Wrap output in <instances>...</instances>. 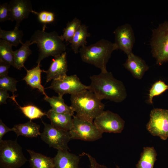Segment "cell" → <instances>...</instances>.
Returning <instances> with one entry per match:
<instances>
[{
  "label": "cell",
  "mask_w": 168,
  "mask_h": 168,
  "mask_svg": "<svg viewBox=\"0 0 168 168\" xmlns=\"http://www.w3.org/2000/svg\"><path fill=\"white\" fill-rule=\"evenodd\" d=\"M90 79L89 90L100 100L119 103L126 98L127 91L123 83L115 78L111 72H101L91 76Z\"/></svg>",
  "instance_id": "obj_1"
},
{
  "label": "cell",
  "mask_w": 168,
  "mask_h": 168,
  "mask_svg": "<svg viewBox=\"0 0 168 168\" xmlns=\"http://www.w3.org/2000/svg\"><path fill=\"white\" fill-rule=\"evenodd\" d=\"M71 106L79 119L93 122L104 111L105 105L89 89L71 95Z\"/></svg>",
  "instance_id": "obj_2"
},
{
  "label": "cell",
  "mask_w": 168,
  "mask_h": 168,
  "mask_svg": "<svg viewBox=\"0 0 168 168\" xmlns=\"http://www.w3.org/2000/svg\"><path fill=\"white\" fill-rule=\"evenodd\" d=\"M46 26L42 30H36L29 40L31 44H36L39 49V55L36 63L50 56L58 57L66 52V46L60 35L55 31H45Z\"/></svg>",
  "instance_id": "obj_3"
},
{
  "label": "cell",
  "mask_w": 168,
  "mask_h": 168,
  "mask_svg": "<svg viewBox=\"0 0 168 168\" xmlns=\"http://www.w3.org/2000/svg\"><path fill=\"white\" fill-rule=\"evenodd\" d=\"M114 43L102 39L96 43L81 47L79 50L82 60L100 69L102 72H108L107 64L111 54L118 49Z\"/></svg>",
  "instance_id": "obj_4"
},
{
  "label": "cell",
  "mask_w": 168,
  "mask_h": 168,
  "mask_svg": "<svg viewBox=\"0 0 168 168\" xmlns=\"http://www.w3.org/2000/svg\"><path fill=\"white\" fill-rule=\"evenodd\" d=\"M28 161L16 140L0 141V167L19 168Z\"/></svg>",
  "instance_id": "obj_5"
},
{
  "label": "cell",
  "mask_w": 168,
  "mask_h": 168,
  "mask_svg": "<svg viewBox=\"0 0 168 168\" xmlns=\"http://www.w3.org/2000/svg\"><path fill=\"white\" fill-rule=\"evenodd\" d=\"M150 44L156 63L161 65L168 62V21L161 23L153 30Z\"/></svg>",
  "instance_id": "obj_6"
},
{
  "label": "cell",
  "mask_w": 168,
  "mask_h": 168,
  "mask_svg": "<svg viewBox=\"0 0 168 168\" xmlns=\"http://www.w3.org/2000/svg\"><path fill=\"white\" fill-rule=\"evenodd\" d=\"M73 124L69 131L71 139L94 141L101 138L103 133L93 122L85 121L73 116Z\"/></svg>",
  "instance_id": "obj_7"
},
{
  "label": "cell",
  "mask_w": 168,
  "mask_h": 168,
  "mask_svg": "<svg viewBox=\"0 0 168 168\" xmlns=\"http://www.w3.org/2000/svg\"><path fill=\"white\" fill-rule=\"evenodd\" d=\"M42 123L44 128L40 136L44 142L49 147L58 150H70L68 144L71 139L69 131L58 128L42 120Z\"/></svg>",
  "instance_id": "obj_8"
},
{
  "label": "cell",
  "mask_w": 168,
  "mask_h": 168,
  "mask_svg": "<svg viewBox=\"0 0 168 168\" xmlns=\"http://www.w3.org/2000/svg\"><path fill=\"white\" fill-rule=\"evenodd\" d=\"M49 88L53 89L58 96H63L65 94L71 95L89 89V86L83 84L76 75H66L52 80Z\"/></svg>",
  "instance_id": "obj_9"
},
{
  "label": "cell",
  "mask_w": 168,
  "mask_h": 168,
  "mask_svg": "<svg viewBox=\"0 0 168 168\" xmlns=\"http://www.w3.org/2000/svg\"><path fill=\"white\" fill-rule=\"evenodd\" d=\"M146 128L152 135L163 140L168 138V110L154 109L151 111Z\"/></svg>",
  "instance_id": "obj_10"
},
{
  "label": "cell",
  "mask_w": 168,
  "mask_h": 168,
  "mask_svg": "<svg viewBox=\"0 0 168 168\" xmlns=\"http://www.w3.org/2000/svg\"><path fill=\"white\" fill-rule=\"evenodd\" d=\"M93 123L103 133H121L125 124L119 115L109 110L104 111L94 119Z\"/></svg>",
  "instance_id": "obj_11"
},
{
  "label": "cell",
  "mask_w": 168,
  "mask_h": 168,
  "mask_svg": "<svg viewBox=\"0 0 168 168\" xmlns=\"http://www.w3.org/2000/svg\"><path fill=\"white\" fill-rule=\"evenodd\" d=\"M114 43L118 49L124 52L127 56L133 53L132 49L135 41L133 28L130 24L126 23L119 26L114 31Z\"/></svg>",
  "instance_id": "obj_12"
},
{
  "label": "cell",
  "mask_w": 168,
  "mask_h": 168,
  "mask_svg": "<svg viewBox=\"0 0 168 168\" xmlns=\"http://www.w3.org/2000/svg\"><path fill=\"white\" fill-rule=\"evenodd\" d=\"M8 6L10 20L15 21V26L17 27L33 11L31 2L29 0H12L8 3Z\"/></svg>",
  "instance_id": "obj_13"
},
{
  "label": "cell",
  "mask_w": 168,
  "mask_h": 168,
  "mask_svg": "<svg viewBox=\"0 0 168 168\" xmlns=\"http://www.w3.org/2000/svg\"><path fill=\"white\" fill-rule=\"evenodd\" d=\"M68 71L67 53L65 52L53 59L48 69L43 72L46 74V82H48L66 75Z\"/></svg>",
  "instance_id": "obj_14"
},
{
  "label": "cell",
  "mask_w": 168,
  "mask_h": 168,
  "mask_svg": "<svg viewBox=\"0 0 168 168\" xmlns=\"http://www.w3.org/2000/svg\"><path fill=\"white\" fill-rule=\"evenodd\" d=\"M123 65L134 77L139 79L142 78L149 68L143 59L133 53L127 56V59Z\"/></svg>",
  "instance_id": "obj_15"
},
{
  "label": "cell",
  "mask_w": 168,
  "mask_h": 168,
  "mask_svg": "<svg viewBox=\"0 0 168 168\" xmlns=\"http://www.w3.org/2000/svg\"><path fill=\"white\" fill-rule=\"evenodd\" d=\"M55 168H79V156L67 150H58L53 158Z\"/></svg>",
  "instance_id": "obj_16"
},
{
  "label": "cell",
  "mask_w": 168,
  "mask_h": 168,
  "mask_svg": "<svg viewBox=\"0 0 168 168\" xmlns=\"http://www.w3.org/2000/svg\"><path fill=\"white\" fill-rule=\"evenodd\" d=\"M46 115L50 120L51 124L56 128L69 131L72 127L73 116L70 114L57 113L50 109Z\"/></svg>",
  "instance_id": "obj_17"
},
{
  "label": "cell",
  "mask_w": 168,
  "mask_h": 168,
  "mask_svg": "<svg viewBox=\"0 0 168 168\" xmlns=\"http://www.w3.org/2000/svg\"><path fill=\"white\" fill-rule=\"evenodd\" d=\"M26 71V74L23 80L27 84L33 89H37L44 96H47L44 91V87L41 83V73L43 72L40 67V65L30 70L25 68Z\"/></svg>",
  "instance_id": "obj_18"
},
{
  "label": "cell",
  "mask_w": 168,
  "mask_h": 168,
  "mask_svg": "<svg viewBox=\"0 0 168 168\" xmlns=\"http://www.w3.org/2000/svg\"><path fill=\"white\" fill-rule=\"evenodd\" d=\"M40 125L30 120L26 123L14 125L13 131L15 132L17 137L19 136L28 138H36L40 135Z\"/></svg>",
  "instance_id": "obj_19"
},
{
  "label": "cell",
  "mask_w": 168,
  "mask_h": 168,
  "mask_svg": "<svg viewBox=\"0 0 168 168\" xmlns=\"http://www.w3.org/2000/svg\"><path fill=\"white\" fill-rule=\"evenodd\" d=\"M90 35V33L88 32L87 27L85 25L81 24L69 42L72 49L75 54L78 53L81 47L86 45L87 38Z\"/></svg>",
  "instance_id": "obj_20"
},
{
  "label": "cell",
  "mask_w": 168,
  "mask_h": 168,
  "mask_svg": "<svg viewBox=\"0 0 168 168\" xmlns=\"http://www.w3.org/2000/svg\"><path fill=\"white\" fill-rule=\"evenodd\" d=\"M27 151L30 156L29 161L31 168H55L53 158L32 150Z\"/></svg>",
  "instance_id": "obj_21"
},
{
  "label": "cell",
  "mask_w": 168,
  "mask_h": 168,
  "mask_svg": "<svg viewBox=\"0 0 168 168\" xmlns=\"http://www.w3.org/2000/svg\"><path fill=\"white\" fill-rule=\"evenodd\" d=\"M44 100L49 104L52 110L58 113H64L73 115L74 111L70 106L67 105L64 102L63 96H53L52 97L44 96Z\"/></svg>",
  "instance_id": "obj_22"
},
{
  "label": "cell",
  "mask_w": 168,
  "mask_h": 168,
  "mask_svg": "<svg viewBox=\"0 0 168 168\" xmlns=\"http://www.w3.org/2000/svg\"><path fill=\"white\" fill-rule=\"evenodd\" d=\"M20 43L21 44V47L13 51L15 68L18 69L25 68L24 63L32 53L30 48L32 44L29 40L26 41L25 43L21 41Z\"/></svg>",
  "instance_id": "obj_23"
},
{
  "label": "cell",
  "mask_w": 168,
  "mask_h": 168,
  "mask_svg": "<svg viewBox=\"0 0 168 168\" xmlns=\"http://www.w3.org/2000/svg\"><path fill=\"white\" fill-rule=\"evenodd\" d=\"M157 155L154 147H144L140 160L136 165V168H153Z\"/></svg>",
  "instance_id": "obj_24"
},
{
  "label": "cell",
  "mask_w": 168,
  "mask_h": 168,
  "mask_svg": "<svg viewBox=\"0 0 168 168\" xmlns=\"http://www.w3.org/2000/svg\"><path fill=\"white\" fill-rule=\"evenodd\" d=\"M22 30L15 26L11 30H5L0 29V38L12 46L17 47L22 41L23 36Z\"/></svg>",
  "instance_id": "obj_25"
},
{
  "label": "cell",
  "mask_w": 168,
  "mask_h": 168,
  "mask_svg": "<svg viewBox=\"0 0 168 168\" xmlns=\"http://www.w3.org/2000/svg\"><path fill=\"white\" fill-rule=\"evenodd\" d=\"M12 46L0 39V61L5 62L15 68Z\"/></svg>",
  "instance_id": "obj_26"
},
{
  "label": "cell",
  "mask_w": 168,
  "mask_h": 168,
  "mask_svg": "<svg viewBox=\"0 0 168 168\" xmlns=\"http://www.w3.org/2000/svg\"><path fill=\"white\" fill-rule=\"evenodd\" d=\"M81 25V20L76 17L72 21H68L66 27L63 30V34L60 35L61 39L63 41L69 42Z\"/></svg>",
  "instance_id": "obj_27"
},
{
  "label": "cell",
  "mask_w": 168,
  "mask_h": 168,
  "mask_svg": "<svg viewBox=\"0 0 168 168\" xmlns=\"http://www.w3.org/2000/svg\"><path fill=\"white\" fill-rule=\"evenodd\" d=\"M15 102L18 105L24 114L30 119V120L38 118H41L46 115L37 107L32 105H28L24 106H20L15 100Z\"/></svg>",
  "instance_id": "obj_28"
},
{
  "label": "cell",
  "mask_w": 168,
  "mask_h": 168,
  "mask_svg": "<svg viewBox=\"0 0 168 168\" xmlns=\"http://www.w3.org/2000/svg\"><path fill=\"white\" fill-rule=\"evenodd\" d=\"M168 89V85L161 80L155 82L150 89L148 95V102L150 104H152L153 98L158 96Z\"/></svg>",
  "instance_id": "obj_29"
},
{
  "label": "cell",
  "mask_w": 168,
  "mask_h": 168,
  "mask_svg": "<svg viewBox=\"0 0 168 168\" xmlns=\"http://www.w3.org/2000/svg\"><path fill=\"white\" fill-rule=\"evenodd\" d=\"M17 81L8 75L0 77V89L9 91L15 96L14 93L17 91L16 87Z\"/></svg>",
  "instance_id": "obj_30"
},
{
  "label": "cell",
  "mask_w": 168,
  "mask_h": 168,
  "mask_svg": "<svg viewBox=\"0 0 168 168\" xmlns=\"http://www.w3.org/2000/svg\"><path fill=\"white\" fill-rule=\"evenodd\" d=\"M32 13L37 16L39 21L44 24V26L52 23L54 21L55 15L52 12L43 11L37 12L33 10Z\"/></svg>",
  "instance_id": "obj_31"
},
{
  "label": "cell",
  "mask_w": 168,
  "mask_h": 168,
  "mask_svg": "<svg viewBox=\"0 0 168 168\" xmlns=\"http://www.w3.org/2000/svg\"><path fill=\"white\" fill-rule=\"evenodd\" d=\"M10 20L8 3H4L0 5V22Z\"/></svg>",
  "instance_id": "obj_32"
},
{
  "label": "cell",
  "mask_w": 168,
  "mask_h": 168,
  "mask_svg": "<svg viewBox=\"0 0 168 168\" xmlns=\"http://www.w3.org/2000/svg\"><path fill=\"white\" fill-rule=\"evenodd\" d=\"M16 96H9L7 91L2 89H0V104H6V100L7 98H10L13 101L15 100Z\"/></svg>",
  "instance_id": "obj_33"
},
{
  "label": "cell",
  "mask_w": 168,
  "mask_h": 168,
  "mask_svg": "<svg viewBox=\"0 0 168 168\" xmlns=\"http://www.w3.org/2000/svg\"><path fill=\"white\" fill-rule=\"evenodd\" d=\"M88 159L90 164V168H110L106 166L99 164L96 159L92 156L88 157ZM115 168H119V167L116 166Z\"/></svg>",
  "instance_id": "obj_34"
},
{
  "label": "cell",
  "mask_w": 168,
  "mask_h": 168,
  "mask_svg": "<svg viewBox=\"0 0 168 168\" xmlns=\"http://www.w3.org/2000/svg\"><path fill=\"white\" fill-rule=\"evenodd\" d=\"M10 66L8 63L0 61V77L8 75Z\"/></svg>",
  "instance_id": "obj_35"
},
{
  "label": "cell",
  "mask_w": 168,
  "mask_h": 168,
  "mask_svg": "<svg viewBox=\"0 0 168 168\" xmlns=\"http://www.w3.org/2000/svg\"><path fill=\"white\" fill-rule=\"evenodd\" d=\"M13 131L12 128H10L7 126L2 121V120L0 119V141L2 140L3 136L7 133L10 131Z\"/></svg>",
  "instance_id": "obj_36"
}]
</instances>
